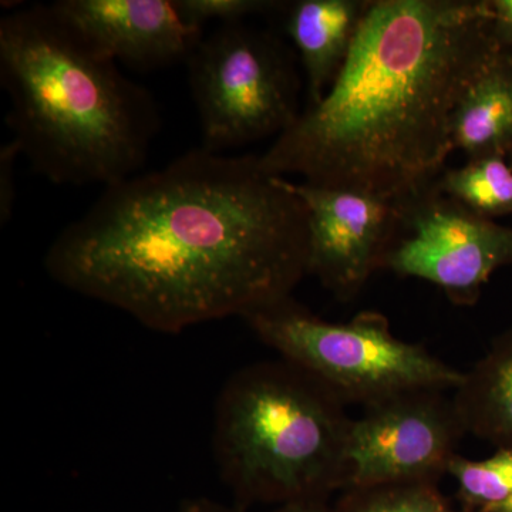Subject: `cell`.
<instances>
[{"label": "cell", "mask_w": 512, "mask_h": 512, "mask_svg": "<svg viewBox=\"0 0 512 512\" xmlns=\"http://www.w3.org/2000/svg\"><path fill=\"white\" fill-rule=\"evenodd\" d=\"M308 212L259 156L198 147L104 188L47 249L50 278L160 333L291 298L308 275Z\"/></svg>", "instance_id": "cell-1"}, {"label": "cell", "mask_w": 512, "mask_h": 512, "mask_svg": "<svg viewBox=\"0 0 512 512\" xmlns=\"http://www.w3.org/2000/svg\"><path fill=\"white\" fill-rule=\"evenodd\" d=\"M490 0H373L328 92L259 156L275 177L412 200L453 153L451 120L498 53Z\"/></svg>", "instance_id": "cell-2"}, {"label": "cell", "mask_w": 512, "mask_h": 512, "mask_svg": "<svg viewBox=\"0 0 512 512\" xmlns=\"http://www.w3.org/2000/svg\"><path fill=\"white\" fill-rule=\"evenodd\" d=\"M6 124L37 174L104 188L140 174L160 131L157 101L57 18L50 5L0 19Z\"/></svg>", "instance_id": "cell-3"}, {"label": "cell", "mask_w": 512, "mask_h": 512, "mask_svg": "<svg viewBox=\"0 0 512 512\" xmlns=\"http://www.w3.org/2000/svg\"><path fill=\"white\" fill-rule=\"evenodd\" d=\"M345 407L284 359L229 377L215 404L212 447L237 505L326 501L345 490L352 424Z\"/></svg>", "instance_id": "cell-4"}, {"label": "cell", "mask_w": 512, "mask_h": 512, "mask_svg": "<svg viewBox=\"0 0 512 512\" xmlns=\"http://www.w3.org/2000/svg\"><path fill=\"white\" fill-rule=\"evenodd\" d=\"M256 338L311 375L343 403L363 409L416 390H456L466 372L424 346L397 338L379 312L328 322L292 298L244 318Z\"/></svg>", "instance_id": "cell-5"}, {"label": "cell", "mask_w": 512, "mask_h": 512, "mask_svg": "<svg viewBox=\"0 0 512 512\" xmlns=\"http://www.w3.org/2000/svg\"><path fill=\"white\" fill-rule=\"evenodd\" d=\"M185 64L204 150L224 154L279 137L301 114L291 55L272 33L220 25Z\"/></svg>", "instance_id": "cell-6"}, {"label": "cell", "mask_w": 512, "mask_h": 512, "mask_svg": "<svg viewBox=\"0 0 512 512\" xmlns=\"http://www.w3.org/2000/svg\"><path fill=\"white\" fill-rule=\"evenodd\" d=\"M400 207L399 232L384 261L394 274L439 286L457 305H474L491 275L512 265V227L458 204L439 181Z\"/></svg>", "instance_id": "cell-7"}, {"label": "cell", "mask_w": 512, "mask_h": 512, "mask_svg": "<svg viewBox=\"0 0 512 512\" xmlns=\"http://www.w3.org/2000/svg\"><path fill=\"white\" fill-rule=\"evenodd\" d=\"M466 436L453 399L416 390L366 407L350 424L346 485L437 484Z\"/></svg>", "instance_id": "cell-8"}, {"label": "cell", "mask_w": 512, "mask_h": 512, "mask_svg": "<svg viewBox=\"0 0 512 512\" xmlns=\"http://www.w3.org/2000/svg\"><path fill=\"white\" fill-rule=\"evenodd\" d=\"M288 180V178H286ZM308 212V275L342 301L365 288L392 248L402 207L369 192L293 183Z\"/></svg>", "instance_id": "cell-9"}, {"label": "cell", "mask_w": 512, "mask_h": 512, "mask_svg": "<svg viewBox=\"0 0 512 512\" xmlns=\"http://www.w3.org/2000/svg\"><path fill=\"white\" fill-rule=\"evenodd\" d=\"M50 8L94 52L136 72L187 62L204 37L173 0H57Z\"/></svg>", "instance_id": "cell-10"}, {"label": "cell", "mask_w": 512, "mask_h": 512, "mask_svg": "<svg viewBox=\"0 0 512 512\" xmlns=\"http://www.w3.org/2000/svg\"><path fill=\"white\" fill-rule=\"evenodd\" d=\"M369 5L370 0H298L285 6V32L305 70L309 104L332 86Z\"/></svg>", "instance_id": "cell-11"}, {"label": "cell", "mask_w": 512, "mask_h": 512, "mask_svg": "<svg viewBox=\"0 0 512 512\" xmlns=\"http://www.w3.org/2000/svg\"><path fill=\"white\" fill-rule=\"evenodd\" d=\"M451 141L468 160L511 156L512 53H498L468 86L454 110Z\"/></svg>", "instance_id": "cell-12"}, {"label": "cell", "mask_w": 512, "mask_h": 512, "mask_svg": "<svg viewBox=\"0 0 512 512\" xmlns=\"http://www.w3.org/2000/svg\"><path fill=\"white\" fill-rule=\"evenodd\" d=\"M451 399L466 434L512 447V328L491 342Z\"/></svg>", "instance_id": "cell-13"}, {"label": "cell", "mask_w": 512, "mask_h": 512, "mask_svg": "<svg viewBox=\"0 0 512 512\" xmlns=\"http://www.w3.org/2000/svg\"><path fill=\"white\" fill-rule=\"evenodd\" d=\"M447 197L484 218L512 215V167L503 157L468 160L439 178Z\"/></svg>", "instance_id": "cell-14"}, {"label": "cell", "mask_w": 512, "mask_h": 512, "mask_svg": "<svg viewBox=\"0 0 512 512\" xmlns=\"http://www.w3.org/2000/svg\"><path fill=\"white\" fill-rule=\"evenodd\" d=\"M447 474L456 480L458 495L478 512L504 503L512 495V447L497 448L485 460H468L457 456L451 460Z\"/></svg>", "instance_id": "cell-15"}, {"label": "cell", "mask_w": 512, "mask_h": 512, "mask_svg": "<svg viewBox=\"0 0 512 512\" xmlns=\"http://www.w3.org/2000/svg\"><path fill=\"white\" fill-rule=\"evenodd\" d=\"M343 491L335 512H454L436 484H384Z\"/></svg>", "instance_id": "cell-16"}, {"label": "cell", "mask_w": 512, "mask_h": 512, "mask_svg": "<svg viewBox=\"0 0 512 512\" xmlns=\"http://www.w3.org/2000/svg\"><path fill=\"white\" fill-rule=\"evenodd\" d=\"M181 18L192 28L204 29L208 22L220 25L244 22L247 16L284 9L285 3L272 0H173Z\"/></svg>", "instance_id": "cell-17"}, {"label": "cell", "mask_w": 512, "mask_h": 512, "mask_svg": "<svg viewBox=\"0 0 512 512\" xmlns=\"http://www.w3.org/2000/svg\"><path fill=\"white\" fill-rule=\"evenodd\" d=\"M22 151L15 140L0 148V224H8L13 214L16 198L15 165Z\"/></svg>", "instance_id": "cell-18"}, {"label": "cell", "mask_w": 512, "mask_h": 512, "mask_svg": "<svg viewBox=\"0 0 512 512\" xmlns=\"http://www.w3.org/2000/svg\"><path fill=\"white\" fill-rule=\"evenodd\" d=\"M493 9L491 36L504 52L512 49V0H490Z\"/></svg>", "instance_id": "cell-19"}, {"label": "cell", "mask_w": 512, "mask_h": 512, "mask_svg": "<svg viewBox=\"0 0 512 512\" xmlns=\"http://www.w3.org/2000/svg\"><path fill=\"white\" fill-rule=\"evenodd\" d=\"M177 512H245L244 508L235 505V507H228V505L215 503V501L208 500V498H188L178 507Z\"/></svg>", "instance_id": "cell-20"}, {"label": "cell", "mask_w": 512, "mask_h": 512, "mask_svg": "<svg viewBox=\"0 0 512 512\" xmlns=\"http://www.w3.org/2000/svg\"><path fill=\"white\" fill-rule=\"evenodd\" d=\"M272 512H335V510H330L326 501L313 500L279 505Z\"/></svg>", "instance_id": "cell-21"}, {"label": "cell", "mask_w": 512, "mask_h": 512, "mask_svg": "<svg viewBox=\"0 0 512 512\" xmlns=\"http://www.w3.org/2000/svg\"><path fill=\"white\" fill-rule=\"evenodd\" d=\"M480 512H512V495L504 503L494 505V507L487 508Z\"/></svg>", "instance_id": "cell-22"}, {"label": "cell", "mask_w": 512, "mask_h": 512, "mask_svg": "<svg viewBox=\"0 0 512 512\" xmlns=\"http://www.w3.org/2000/svg\"><path fill=\"white\" fill-rule=\"evenodd\" d=\"M510 164H511V167H512V153H511V163Z\"/></svg>", "instance_id": "cell-23"}]
</instances>
